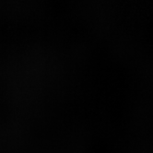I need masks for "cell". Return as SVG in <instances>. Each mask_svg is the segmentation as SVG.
I'll use <instances>...</instances> for the list:
<instances>
[]
</instances>
